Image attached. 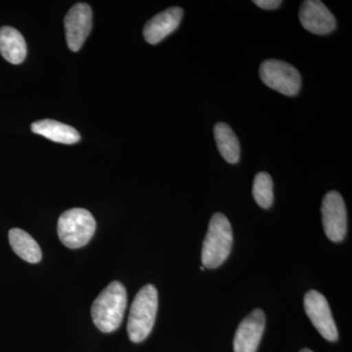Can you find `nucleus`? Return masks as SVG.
<instances>
[{"mask_svg": "<svg viewBox=\"0 0 352 352\" xmlns=\"http://www.w3.org/2000/svg\"><path fill=\"white\" fill-rule=\"evenodd\" d=\"M67 43L69 50L76 52L82 48L92 28L91 7L78 3L69 9L64 20Z\"/></svg>", "mask_w": 352, "mask_h": 352, "instance_id": "obj_8", "label": "nucleus"}, {"mask_svg": "<svg viewBox=\"0 0 352 352\" xmlns=\"http://www.w3.org/2000/svg\"><path fill=\"white\" fill-rule=\"evenodd\" d=\"M324 231L332 242L344 239L347 231L346 204L339 192L330 191L324 197L321 207Z\"/></svg>", "mask_w": 352, "mask_h": 352, "instance_id": "obj_6", "label": "nucleus"}, {"mask_svg": "<svg viewBox=\"0 0 352 352\" xmlns=\"http://www.w3.org/2000/svg\"><path fill=\"white\" fill-rule=\"evenodd\" d=\"M300 352H314V351H310V349H302V351H300Z\"/></svg>", "mask_w": 352, "mask_h": 352, "instance_id": "obj_18", "label": "nucleus"}, {"mask_svg": "<svg viewBox=\"0 0 352 352\" xmlns=\"http://www.w3.org/2000/svg\"><path fill=\"white\" fill-rule=\"evenodd\" d=\"M96 221L94 215L85 208L66 210L58 220V235L69 249L85 247L94 237Z\"/></svg>", "mask_w": 352, "mask_h": 352, "instance_id": "obj_4", "label": "nucleus"}, {"mask_svg": "<svg viewBox=\"0 0 352 352\" xmlns=\"http://www.w3.org/2000/svg\"><path fill=\"white\" fill-rule=\"evenodd\" d=\"M233 244L232 227L223 214H214L208 226L201 249L204 267L214 270L221 265L230 254Z\"/></svg>", "mask_w": 352, "mask_h": 352, "instance_id": "obj_2", "label": "nucleus"}, {"mask_svg": "<svg viewBox=\"0 0 352 352\" xmlns=\"http://www.w3.org/2000/svg\"><path fill=\"white\" fill-rule=\"evenodd\" d=\"M252 196L259 207L270 208L274 201L273 182L267 173H258L254 180Z\"/></svg>", "mask_w": 352, "mask_h": 352, "instance_id": "obj_16", "label": "nucleus"}, {"mask_svg": "<svg viewBox=\"0 0 352 352\" xmlns=\"http://www.w3.org/2000/svg\"><path fill=\"white\" fill-rule=\"evenodd\" d=\"M9 243L13 251L21 258L30 263H38L43 258L39 245L29 233L20 228H13L9 231Z\"/></svg>", "mask_w": 352, "mask_h": 352, "instance_id": "obj_14", "label": "nucleus"}, {"mask_svg": "<svg viewBox=\"0 0 352 352\" xmlns=\"http://www.w3.org/2000/svg\"><path fill=\"white\" fill-rule=\"evenodd\" d=\"M254 3L265 10H274L281 6L283 2L281 0H254Z\"/></svg>", "mask_w": 352, "mask_h": 352, "instance_id": "obj_17", "label": "nucleus"}, {"mask_svg": "<svg viewBox=\"0 0 352 352\" xmlns=\"http://www.w3.org/2000/svg\"><path fill=\"white\" fill-rule=\"evenodd\" d=\"M182 17L183 10L180 7H171L157 14L145 25L143 34L146 41L150 44L161 43L177 29Z\"/></svg>", "mask_w": 352, "mask_h": 352, "instance_id": "obj_11", "label": "nucleus"}, {"mask_svg": "<svg viewBox=\"0 0 352 352\" xmlns=\"http://www.w3.org/2000/svg\"><path fill=\"white\" fill-rule=\"evenodd\" d=\"M127 305L126 289L119 281L109 284L97 296L91 307L95 326L103 333H112L122 324Z\"/></svg>", "mask_w": 352, "mask_h": 352, "instance_id": "obj_1", "label": "nucleus"}, {"mask_svg": "<svg viewBox=\"0 0 352 352\" xmlns=\"http://www.w3.org/2000/svg\"><path fill=\"white\" fill-rule=\"evenodd\" d=\"M300 21L307 31L319 36L330 34L337 27L333 14L319 0L302 2L300 8Z\"/></svg>", "mask_w": 352, "mask_h": 352, "instance_id": "obj_10", "label": "nucleus"}, {"mask_svg": "<svg viewBox=\"0 0 352 352\" xmlns=\"http://www.w3.org/2000/svg\"><path fill=\"white\" fill-rule=\"evenodd\" d=\"M0 54L9 63L18 65L27 56V44L24 36L12 27L0 29Z\"/></svg>", "mask_w": 352, "mask_h": 352, "instance_id": "obj_13", "label": "nucleus"}, {"mask_svg": "<svg viewBox=\"0 0 352 352\" xmlns=\"http://www.w3.org/2000/svg\"><path fill=\"white\" fill-rule=\"evenodd\" d=\"M32 131L62 144H75L80 140V134L76 129L57 120H43L34 122Z\"/></svg>", "mask_w": 352, "mask_h": 352, "instance_id": "obj_12", "label": "nucleus"}, {"mask_svg": "<svg viewBox=\"0 0 352 352\" xmlns=\"http://www.w3.org/2000/svg\"><path fill=\"white\" fill-rule=\"evenodd\" d=\"M159 305L157 291L146 285L134 298L127 322V333L132 342H143L152 332Z\"/></svg>", "mask_w": 352, "mask_h": 352, "instance_id": "obj_3", "label": "nucleus"}, {"mask_svg": "<svg viewBox=\"0 0 352 352\" xmlns=\"http://www.w3.org/2000/svg\"><path fill=\"white\" fill-rule=\"evenodd\" d=\"M214 138L217 149L229 164H237L240 160V142L232 129L224 122L215 124Z\"/></svg>", "mask_w": 352, "mask_h": 352, "instance_id": "obj_15", "label": "nucleus"}, {"mask_svg": "<svg viewBox=\"0 0 352 352\" xmlns=\"http://www.w3.org/2000/svg\"><path fill=\"white\" fill-rule=\"evenodd\" d=\"M265 328V315L254 309L241 322L234 338V352H256Z\"/></svg>", "mask_w": 352, "mask_h": 352, "instance_id": "obj_9", "label": "nucleus"}, {"mask_svg": "<svg viewBox=\"0 0 352 352\" xmlns=\"http://www.w3.org/2000/svg\"><path fill=\"white\" fill-rule=\"evenodd\" d=\"M259 76L264 85L287 96H295L302 85L300 72L286 62L266 60L259 68Z\"/></svg>", "mask_w": 352, "mask_h": 352, "instance_id": "obj_5", "label": "nucleus"}, {"mask_svg": "<svg viewBox=\"0 0 352 352\" xmlns=\"http://www.w3.org/2000/svg\"><path fill=\"white\" fill-rule=\"evenodd\" d=\"M303 305L308 318L322 337L329 342H336L339 338V332L325 296L319 292L311 289L305 294Z\"/></svg>", "mask_w": 352, "mask_h": 352, "instance_id": "obj_7", "label": "nucleus"}]
</instances>
